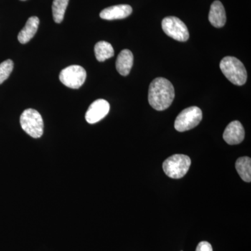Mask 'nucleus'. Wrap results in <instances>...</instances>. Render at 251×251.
<instances>
[{
    "label": "nucleus",
    "mask_w": 251,
    "mask_h": 251,
    "mask_svg": "<svg viewBox=\"0 0 251 251\" xmlns=\"http://www.w3.org/2000/svg\"><path fill=\"white\" fill-rule=\"evenodd\" d=\"M87 73L83 67L79 65L69 66L63 69L59 74V80L63 85L69 88L79 89L83 85Z\"/></svg>",
    "instance_id": "nucleus-7"
},
{
    "label": "nucleus",
    "mask_w": 251,
    "mask_h": 251,
    "mask_svg": "<svg viewBox=\"0 0 251 251\" xmlns=\"http://www.w3.org/2000/svg\"><path fill=\"white\" fill-rule=\"evenodd\" d=\"M133 64V54L129 50L125 49L121 51L117 57L116 68L120 75L126 76L129 74Z\"/></svg>",
    "instance_id": "nucleus-12"
},
{
    "label": "nucleus",
    "mask_w": 251,
    "mask_h": 251,
    "mask_svg": "<svg viewBox=\"0 0 251 251\" xmlns=\"http://www.w3.org/2000/svg\"><path fill=\"white\" fill-rule=\"evenodd\" d=\"M202 112L197 106H191L182 110L175 122V129L184 132L197 126L202 121Z\"/></svg>",
    "instance_id": "nucleus-5"
},
{
    "label": "nucleus",
    "mask_w": 251,
    "mask_h": 251,
    "mask_svg": "<svg viewBox=\"0 0 251 251\" xmlns=\"http://www.w3.org/2000/svg\"><path fill=\"white\" fill-rule=\"evenodd\" d=\"M39 25V19L36 16H32L27 20L25 26L18 34V39L22 44H27L35 35Z\"/></svg>",
    "instance_id": "nucleus-13"
},
{
    "label": "nucleus",
    "mask_w": 251,
    "mask_h": 251,
    "mask_svg": "<svg viewBox=\"0 0 251 251\" xmlns=\"http://www.w3.org/2000/svg\"><path fill=\"white\" fill-rule=\"evenodd\" d=\"M21 1H25V0H21Z\"/></svg>",
    "instance_id": "nucleus-19"
},
{
    "label": "nucleus",
    "mask_w": 251,
    "mask_h": 251,
    "mask_svg": "<svg viewBox=\"0 0 251 251\" xmlns=\"http://www.w3.org/2000/svg\"><path fill=\"white\" fill-rule=\"evenodd\" d=\"M13 69H14V62L11 59L5 60L4 62L0 64V85L9 77Z\"/></svg>",
    "instance_id": "nucleus-17"
},
{
    "label": "nucleus",
    "mask_w": 251,
    "mask_h": 251,
    "mask_svg": "<svg viewBox=\"0 0 251 251\" xmlns=\"http://www.w3.org/2000/svg\"><path fill=\"white\" fill-rule=\"evenodd\" d=\"M110 111V104L104 99H98L91 104L86 112L85 120L89 124L97 123Z\"/></svg>",
    "instance_id": "nucleus-8"
},
{
    "label": "nucleus",
    "mask_w": 251,
    "mask_h": 251,
    "mask_svg": "<svg viewBox=\"0 0 251 251\" xmlns=\"http://www.w3.org/2000/svg\"></svg>",
    "instance_id": "nucleus-20"
},
{
    "label": "nucleus",
    "mask_w": 251,
    "mask_h": 251,
    "mask_svg": "<svg viewBox=\"0 0 251 251\" xmlns=\"http://www.w3.org/2000/svg\"><path fill=\"white\" fill-rule=\"evenodd\" d=\"M173 84L164 77H156L149 88L148 100L150 105L158 111L166 110L175 99Z\"/></svg>",
    "instance_id": "nucleus-1"
},
{
    "label": "nucleus",
    "mask_w": 251,
    "mask_h": 251,
    "mask_svg": "<svg viewBox=\"0 0 251 251\" xmlns=\"http://www.w3.org/2000/svg\"><path fill=\"white\" fill-rule=\"evenodd\" d=\"M236 170L242 180L246 182L251 181V159L248 156L240 157L236 161Z\"/></svg>",
    "instance_id": "nucleus-15"
},
{
    "label": "nucleus",
    "mask_w": 251,
    "mask_h": 251,
    "mask_svg": "<svg viewBox=\"0 0 251 251\" xmlns=\"http://www.w3.org/2000/svg\"><path fill=\"white\" fill-rule=\"evenodd\" d=\"M191 164V160L184 154H175L163 162V169L172 179H181L186 175Z\"/></svg>",
    "instance_id": "nucleus-3"
},
{
    "label": "nucleus",
    "mask_w": 251,
    "mask_h": 251,
    "mask_svg": "<svg viewBox=\"0 0 251 251\" xmlns=\"http://www.w3.org/2000/svg\"><path fill=\"white\" fill-rule=\"evenodd\" d=\"M196 251H213V249L209 242H201L198 244Z\"/></svg>",
    "instance_id": "nucleus-18"
},
{
    "label": "nucleus",
    "mask_w": 251,
    "mask_h": 251,
    "mask_svg": "<svg viewBox=\"0 0 251 251\" xmlns=\"http://www.w3.org/2000/svg\"><path fill=\"white\" fill-rule=\"evenodd\" d=\"M94 52H95L96 58L99 62H104L106 59L111 58L115 54L111 44L103 41H99L96 44Z\"/></svg>",
    "instance_id": "nucleus-14"
},
{
    "label": "nucleus",
    "mask_w": 251,
    "mask_h": 251,
    "mask_svg": "<svg viewBox=\"0 0 251 251\" xmlns=\"http://www.w3.org/2000/svg\"><path fill=\"white\" fill-rule=\"evenodd\" d=\"M69 1V0H53L52 6V16L56 23H62L64 20Z\"/></svg>",
    "instance_id": "nucleus-16"
},
{
    "label": "nucleus",
    "mask_w": 251,
    "mask_h": 251,
    "mask_svg": "<svg viewBox=\"0 0 251 251\" xmlns=\"http://www.w3.org/2000/svg\"><path fill=\"white\" fill-rule=\"evenodd\" d=\"M220 69L225 76L234 85L242 86L247 80V72L244 64L234 57H224L220 63Z\"/></svg>",
    "instance_id": "nucleus-2"
},
{
    "label": "nucleus",
    "mask_w": 251,
    "mask_h": 251,
    "mask_svg": "<svg viewBox=\"0 0 251 251\" xmlns=\"http://www.w3.org/2000/svg\"><path fill=\"white\" fill-rule=\"evenodd\" d=\"M133 12L131 6L128 4H120L110 6L103 9L100 13L102 19L112 21V20L124 19L129 16Z\"/></svg>",
    "instance_id": "nucleus-10"
},
{
    "label": "nucleus",
    "mask_w": 251,
    "mask_h": 251,
    "mask_svg": "<svg viewBox=\"0 0 251 251\" xmlns=\"http://www.w3.org/2000/svg\"><path fill=\"white\" fill-rule=\"evenodd\" d=\"M226 14L224 5L220 1H215L211 4L209 14V21L214 27H223L226 23Z\"/></svg>",
    "instance_id": "nucleus-11"
},
{
    "label": "nucleus",
    "mask_w": 251,
    "mask_h": 251,
    "mask_svg": "<svg viewBox=\"0 0 251 251\" xmlns=\"http://www.w3.org/2000/svg\"><path fill=\"white\" fill-rule=\"evenodd\" d=\"M21 127L25 132L34 138H41L44 133V120L39 112L34 109H27L20 119Z\"/></svg>",
    "instance_id": "nucleus-4"
},
{
    "label": "nucleus",
    "mask_w": 251,
    "mask_h": 251,
    "mask_svg": "<svg viewBox=\"0 0 251 251\" xmlns=\"http://www.w3.org/2000/svg\"><path fill=\"white\" fill-rule=\"evenodd\" d=\"M162 28L165 33L172 39L184 42L189 38L188 28L179 18L168 16L162 21Z\"/></svg>",
    "instance_id": "nucleus-6"
},
{
    "label": "nucleus",
    "mask_w": 251,
    "mask_h": 251,
    "mask_svg": "<svg viewBox=\"0 0 251 251\" xmlns=\"http://www.w3.org/2000/svg\"><path fill=\"white\" fill-rule=\"evenodd\" d=\"M223 136L225 141L229 145H238L244 140L245 131L240 122L233 121L230 122L226 127Z\"/></svg>",
    "instance_id": "nucleus-9"
}]
</instances>
